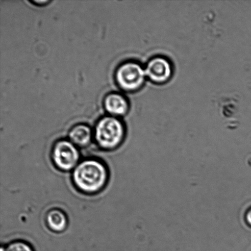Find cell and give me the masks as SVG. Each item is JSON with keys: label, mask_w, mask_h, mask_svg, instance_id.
I'll return each mask as SVG.
<instances>
[{"label": "cell", "mask_w": 251, "mask_h": 251, "mask_svg": "<svg viewBox=\"0 0 251 251\" xmlns=\"http://www.w3.org/2000/svg\"><path fill=\"white\" fill-rule=\"evenodd\" d=\"M109 172L102 162L87 159L74 169L73 180L78 190L86 194L97 193L106 185Z\"/></svg>", "instance_id": "cell-1"}, {"label": "cell", "mask_w": 251, "mask_h": 251, "mask_svg": "<svg viewBox=\"0 0 251 251\" xmlns=\"http://www.w3.org/2000/svg\"><path fill=\"white\" fill-rule=\"evenodd\" d=\"M93 134L98 146L104 150H114L124 142L125 127L118 118L107 116L97 123Z\"/></svg>", "instance_id": "cell-2"}, {"label": "cell", "mask_w": 251, "mask_h": 251, "mask_svg": "<svg viewBox=\"0 0 251 251\" xmlns=\"http://www.w3.org/2000/svg\"><path fill=\"white\" fill-rule=\"evenodd\" d=\"M146 77L145 68L135 61L122 64L115 73L117 85L127 92H135L141 88Z\"/></svg>", "instance_id": "cell-3"}, {"label": "cell", "mask_w": 251, "mask_h": 251, "mask_svg": "<svg viewBox=\"0 0 251 251\" xmlns=\"http://www.w3.org/2000/svg\"><path fill=\"white\" fill-rule=\"evenodd\" d=\"M51 159L58 169L70 171L79 164V151L70 140H59L53 145L51 150Z\"/></svg>", "instance_id": "cell-4"}, {"label": "cell", "mask_w": 251, "mask_h": 251, "mask_svg": "<svg viewBox=\"0 0 251 251\" xmlns=\"http://www.w3.org/2000/svg\"><path fill=\"white\" fill-rule=\"evenodd\" d=\"M145 70L147 77L157 84L168 82L173 72L171 62L162 56H156L150 60Z\"/></svg>", "instance_id": "cell-5"}, {"label": "cell", "mask_w": 251, "mask_h": 251, "mask_svg": "<svg viewBox=\"0 0 251 251\" xmlns=\"http://www.w3.org/2000/svg\"><path fill=\"white\" fill-rule=\"evenodd\" d=\"M104 105L110 116H124L129 110V102L124 95L117 93H109L105 97Z\"/></svg>", "instance_id": "cell-6"}, {"label": "cell", "mask_w": 251, "mask_h": 251, "mask_svg": "<svg viewBox=\"0 0 251 251\" xmlns=\"http://www.w3.org/2000/svg\"><path fill=\"white\" fill-rule=\"evenodd\" d=\"M94 134L90 126L86 125H77L69 132V139L78 147H87L92 142Z\"/></svg>", "instance_id": "cell-7"}, {"label": "cell", "mask_w": 251, "mask_h": 251, "mask_svg": "<svg viewBox=\"0 0 251 251\" xmlns=\"http://www.w3.org/2000/svg\"><path fill=\"white\" fill-rule=\"evenodd\" d=\"M46 223L50 229L56 232H61L68 226V219L62 211L53 209L46 215Z\"/></svg>", "instance_id": "cell-8"}, {"label": "cell", "mask_w": 251, "mask_h": 251, "mask_svg": "<svg viewBox=\"0 0 251 251\" xmlns=\"http://www.w3.org/2000/svg\"><path fill=\"white\" fill-rule=\"evenodd\" d=\"M5 251H34L30 245L25 242L17 241L7 246Z\"/></svg>", "instance_id": "cell-9"}, {"label": "cell", "mask_w": 251, "mask_h": 251, "mask_svg": "<svg viewBox=\"0 0 251 251\" xmlns=\"http://www.w3.org/2000/svg\"><path fill=\"white\" fill-rule=\"evenodd\" d=\"M245 221L248 225L251 227V209H250L246 213L245 215Z\"/></svg>", "instance_id": "cell-10"}, {"label": "cell", "mask_w": 251, "mask_h": 251, "mask_svg": "<svg viewBox=\"0 0 251 251\" xmlns=\"http://www.w3.org/2000/svg\"><path fill=\"white\" fill-rule=\"evenodd\" d=\"M34 2V3H36L37 5H43L42 4H46L48 3L49 1H32Z\"/></svg>", "instance_id": "cell-11"}]
</instances>
